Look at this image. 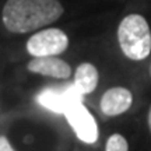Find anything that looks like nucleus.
Returning a JSON list of instances; mask_svg holds the SVG:
<instances>
[{
  "instance_id": "1",
  "label": "nucleus",
  "mask_w": 151,
  "mask_h": 151,
  "mask_svg": "<svg viewBox=\"0 0 151 151\" xmlns=\"http://www.w3.org/2000/svg\"><path fill=\"white\" fill-rule=\"evenodd\" d=\"M63 14L59 0H7L3 7L4 27L16 34L35 31Z\"/></svg>"
},
{
  "instance_id": "2",
  "label": "nucleus",
  "mask_w": 151,
  "mask_h": 151,
  "mask_svg": "<svg viewBox=\"0 0 151 151\" xmlns=\"http://www.w3.org/2000/svg\"><path fill=\"white\" fill-rule=\"evenodd\" d=\"M120 49L132 60H143L151 52V31L146 18L140 14L124 17L118 28Z\"/></svg>"
},
{
  "instance_id": "3",
  "label": "nucleus",
  "mask_w": 151,
  "mask_h": 151,
  "mask_svg": "<svg viewBox=\"0 0 151 151\" xmlns=\"http://www.w3.org/2000/svg\"><path fill=\"white\" fill-rule=\"evenodd\" d=\"M69 46V38L59 28H48L34 34L27 42V52L34 58L58 56Z\"/></svg>"
},
{
  "instance_id": "4",
  "label": "nucleus",
  "mask_w": 151,
  "mask_h": 151,
  "mask_svg": "<svg viewBox=\"0 0 151 151\" xmlns=\"http://www.w3.org/2000/svg\"><path fill=\"white\" fill-rule=\"evenodd\" d=\"M37 101L49 111L65 113L73 105L83 102V94L76 88L74 84H71L59 88H45L38 94Z\"/></svg>"
},
{
  "instance_id": "5",
  "label": "nucleus",
  "mask_w": 151,
  "mask_h": 151,
  "mask_svg": "<svg viewBox=\"0 0 151 151\" xmlns=\"http://www.w3.org/2000/svg\"><path fill=\"white\" fill-rule=\"evenodd\" d=\"M65 116L77 137L84 143H95L98 139L97 122L83 102L73 105L65 112Z\"/></svg>"
},
{
  "instance_id": "6",
  "label": "nucleus",
  "mask_w": 151,
  "mask_h": 151,
  "mask_svg": "<svg viewBox=\"0 0 151 151\" xmlns=\"http://www.w3.org/2000/svg\"><path fill=\"white\" fill-rule=\"evenodd\" d=\"M133 95L127 88L113 87L101 98V111L105 116H116L126 112L132 106Z\"/></svg>"
},
{
  "instance_id": "7",
  "label": "nucleus",
  "mask_w": 151,
  "mask_h": 151,
  "mask_svg": "<svg viewBox=\"0 0 151 151\" xmlns=\"http://www.w3.org/2000/svg\"><path fill=\"white\" fill-rule=\"evenodd\" d=\"M27 69L32 73H38L42 76H50L55 78H69L71 74L70 66L65 60L56 56H39L34 58L28 63Z\"/></svg>"
},
{
  "instance_id": "8",
  "label": "nucleus",
  "mask_w": 151,
  "mask_h": 151,
  "mask_svg": "<svg viewBox=\"0 0 151 151\" xmlns=\"http://www.w3.org/2000/svg\"><path fill=\"white\" fill-rule=\"evenodd\" d=\"M73 84L83 95L94 91L98 84V70L95 66L91 63H81L76 70Z\"/></svg>"
},
{
  "instance_id": "9",
  "label": "nucleus",
  "mask_w": 151,
  "mask_h": 151,
  "mask_svg": "<svg viewBox=\"0 0 151 151\" xmlns=\"http://www.w3.org/2000/svg\"><path fill=\"white\" fill-rule=\"evenodd\" d=\"M105 151H129L127 140L122 134H112L106 141Z\"/></svg>"
},
{
  "instance_id": "10",
  "label": "nucleus",
  "mask_w": 151,
  "mask_h": 151,
  "mask_svg": "<svg viewBox=\"0 0 151 151\" xmlns=\"http://www.w3.org/2000/svg\"><path fill=\"white\" fill-rule=\"evenodd\" d=\"M0 151H14V148L11 147V144L4 136H0Z\"/></svg>"
},
{
  "instance_id": "11",
  "label": "nucleus",
  "mask_w": 151,
  "mask_h": 151,
  "mask_svg": "<svg viewBox=\"0 0 151 151\" xmlns=\"http://www.w3.org/2000/svg\"><path fill=\"white\" fill-rule=\"evenodd\" d=\"M148 126H150V132H151V108H150V112H148Z\"/></svg>"
},
{
  "instance_id": "12",
  "label": "nucleus",
  "mask_w": 151,
  "mask_h": 151,
  "mask_svg": "<svg viewBox=\"0 0 151 151\" xmlns=\"http://www.w3.org/2000/svg\"><path fill=\"white\" fill-rule=\"evenodd\" d=\"M150 76H151V66H150Z\"/></svg>"
}]
</instances>
